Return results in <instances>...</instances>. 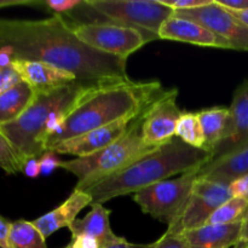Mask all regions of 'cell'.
Segmentation results:
<instances>
[{"instance_id":"1","label":"cell","mask_w":248,"mask_h":248,"mask_svg":"<svg viewBox=\"0 0 248 248\" xmlns=\"http://www.w3.org/2000/svg\"><path fill=\"white\" fill-rule=\"evenodd\" d=\"M15 60L38 61L73 73L89 85L130 80L126 61L98 52L79 40L62 15L45 19L0 18V48Z\"/></svg>"},{"instance_id":"2","label":"cell","mask_w":248,"mask_h":248,"mask_svg":"<svg viewBox=\"0 0 248 248\" xmlns=\"http://www.w3.org/2000/svg\"><path fill=\"white\" fill-rule=\"evenodd\" d=\"M164 87L160 81H116L94 85L81 94L65 115L61 131L47 140L46 150L70 138L140 113Z\"/></svg>"},{"instance_id":"3","label":"cell","mask_w":248,"mask_h":248,"mask_svg":"<svg viewBox=\"0 0 248 248\" xmlns=\"http://www.w3.org/2000/svg\"><path fill=\"white\" fill-rule=\"evenodd\" d=\"M212 160L211 152L196 149L174 137L155 152L85 191L92 196V203H103L119 196L138 193L174 174L193 171Z\"/></svg>"},{"instance_id":"4","label":"cell","mask_w":248,"mask_h":248,"mask_svg":"<svg viewBox=\"0 0 248 248\" xmlns=\"http://www.w3.org/2000/svg\"><path fill=\"white\" fill-rule=\"evenodd\" d=\"M94 85L75 81L65 86L36 93L34 103L14 123L0 126L2 133L22 165L38 159L46 152L45 136L51 121L68 115L78 99Z\"/></svg>"},{"instance_id":"5","label":"cell","mask_w":248,"mask_h":248,"mask_svg":"<svg viewBox=\"0 0 248 248\" xmlns=\"http://www.w3.org/2000/svg\"><path fill=\"white\" fill-rule=\"evenodd\" d=\"M147 108L136 118L127 132L106 149L91 156L62 161L61 169L78 179L75 189L87 190L160 148L148 144L142 136V123Z\"/></svg>"},{"instance_id":"6","label":"cell","mask_w":248,"mask_h":248,"mask_svg":"<svg viewBox=\"0 0 248 248\" xmlns=\"http://www.w3.org/2000/svg\"><path fill=\"white\" fill-rule=\"evenodd\" d=\"M87 6L101 16V22L121 24L137 29L148 41L157 40L162 24L174 11L160 0H85Z\"/></svg>"},{"instance_id":"7","label":"cell","mask_w":248,"mask_h":248,"mask_svg":"<svg viewBox=\"0 0 248 248\" xmlns=\"http://www.w3.org/2000/svg\"><path fill=\"white\" fill-rule=\"evenodd\" d=\"M200 170L201 167H199L181 174L178 178L166 179L142 189L133 194V201L140 206L143 213L166 223L170 227L188 202Z\"/></svg>"},{"instance_id":"8","label":"cell","mask_w":248,"mask_h":248,"mask_svg":"<svg viewBox=\"0 0 248 248\" xmlns=\"http://www.w3.org/2000/svg\"><path fill=\"white\" fill-rule=\"evenodd\" d=\"M69 23V22H68ZM78 39L89 47L110 56L127 60L130 55L148 43L137 29L110 22L69 23Z\"/></svg>"},{"instance_id":"9","label":"cell","mask_w":248,"mask_h":248,"mask_svg":"<svg viewBox=\"0 0 248 248\" xmlns=\"http://www.w3.org/2000/svg\"><path fill=\"white\" fill-rule=\"evenodd\" d=\"M232 198L230 186L198 178L193 186L188 202L179 217L167 228L172 234H184L203 227L218 207Z\"/></svg>"},{"instance_id":"10","label":"cell","mask_w":248,"mask_h":248,"mask_svg":"<svg viewBox=\"0 0 248 248\" xmlns=\"http://www.w3.org/2000/svg\"><path fill=\"white\" fill-rule=\"evenodd\" d=\"M178 90H164L145 110L142 136L153 147H161L176 137V127L183 111L177 106Z\"/></svg>"},{"instance_id":"11","label":"cell","mask_w":248,"mask_h":248,"mask_svg":"<svg viewBox=\"0 0 248 248\" xmlns=\"http://www.w3.org/2000/svg\"><path fill=\"white\" fill-rule=\"evenodd\" d=\"M174 15L195 21L227 40L232 50L248 51V27L213 0L207 6L195 10L174 11Z\"/></svg>"},{"instance_id":"12","label":"cell","mask_w":248,"mask_h":248,"mask_svg":"<svg viewBox=\"0 0 248 248\" xmlns=\"http://www.w3.org/2000/svg\"><path fill=\"white\" fill-rule=\"evenodd\" d=\"M140 113L116 121V123L110 124L108 126L96 128V130L90 131V132L84 133V135L78 136V137L63 140V142L56 144L51 150L57 153L58 155H74V156H77V159L91 156V155L106 149L108 145H110L111 143L123 137Z\"/></svg>"},{"instance_id":"13","label":"cell","mask_w":248,"mask_h":248,"mask_svg":"<svg viewBox=\"0 0 248 248\" xmlns=\"http://www.w3.org/2000/svg\"><path fill=\"white\" fill-rule=\"evenodd\" d=\"M229 109L230 124L228 133L213 149V159L248 145V78L236 87Z\"/></svg>"},{"instance_id":"14","label":"cell","mask_w":248,"mask_h":248,"mask_svg":"<svg viewBox=\"0 0 248 248\" xmlns=\"http://www.w3.org/2000/svg\"><path fill=\"white\" fill-rule=\"evenodd\" d=\"M157 35H159V39H164V40L182 41V43L194 44V45L206 46V47L232 48L227 40L218 36L206 27L174 14L171 18H169L162 24Z\"/></svg>"},{"instance_id":"15","label":"cell","mask_w":248,"mask_h":248,"mask_svg":"<svg viewBox=\"0 0 248 248\" xmlns=\"http://www.w3.org/2000/svg\"><path fill=\"white\" fill-rule=\"evenodd\" d=\"M21 79L36 93L47 92L72 82L79 81L73 73L38 61L15 60L12 62Z\"/></svg>"},{"instance_id":"16","label":"cell","mask_w":248,"mask_h":248,"mask_svg":"<svg viewBox=\"0 0 248 248\" xmlns=\"http://www.w3.org/2000/svg\"><path fill=\"white\" fill-rule=\"evenodd\" d=\"M92 196L85 190L74 189L69 198L63 201L58 207L50 211L46 215L31 220V224L45 239L62 228H69L77 216L87 206H91Z\"/></svg>"},{"instance_id":"17","label":"cell","mask_w":248,"mask_h":248,"mask_svg":"<svg viewBox=\"0 0 248 248\" xmlns=\"http://www.w3.org/2000/svg\"><path fill=\"white\" fill-rule=\"evenodd\" d=\"M111 211L104 207L102 203H91V211L81 219H75L68 229L72 237L78 235H89L97 240L101 248H108L126 241L124 237L118 236L110 228Z\"/></svg>"},{"instance_id":"18","label":"cell","mask_w":248,"mask_h":248,"mask_svg":"<svg viewBox=\"0 0 248 248\" xmlns=\"http://www.w3.org/2000/svg\"><path fill=\"white\" fill-rule=\"evenodd\" d=\"M248 173V145L216 157L199 171L198 178L230 186Z\"/></svg>"},{"instance_id":"19","label":"cell","mask_w":248,"mask_h":248,"mask_svg":"<svg viewBox=\"0 0 248 248\" xmlns=\"http://www.w3.org/2000/svg\"><path fill=\"white\" fill-rule=\"evenodd\" d=\"M242 222L227 225H203L184 232L189 248H230L235 247L241 232Z\"/></svg>"},{"instance_id":"20","label":"cell","mask_w":248,"mask_h":248,"mask_svg":"<svg viewBox=\"0 0 248 248\" xmlns=\"http://www.w3.org/2000/svg\"><path fill=\"white\" fill-rule=\"evenodd\" d=\"M36 98V92L23 80L0 94V126L14 123Z\"/></svg>"},{"instance_id":"21","label":"cell","mask_w":248,"mask_h":248,"mask_svg":"<svg viewBox=\"0 0 248 248\" xmlns=\"http://www.w3.org/2000/svg\"><path fill=\"white\" fill-rule=\"evenodd\" d=\"M198 116L205 136V150L212 153L227 136L230 124V109L223 107L203 109L199 111Z\"/></svg>"},{"instance_id":"22","label":"cell","mask_w":248,"mask_h":248,"mask_svg":"<svg viewBox=\"0 0 248 248\" xmlns=\"http://www.w3.org/2000/svg\"><path fill=\"white\" fill-rule=\"evenodd\" d=\"M7 246L9 248H47L45 237L31 222L24 219L12 222Z\"/></svg>"},{"instance_id":"23","label":"cell","mask_w":248,"mask_h":248,"mask_svg":"<svg viewBox=\"0 0 248 248\" xmlns=\"http://www.w3.org/2000/svg\"><path fill=\"white\" fill-rule=\"evenodd\" d=\"M176 137L190 147L205 150V136L201 128L198 113L183 111L177 123Z\"/></svg>"},{"instance_id":"24","label":"cell","mask_w":248,"mask_h":248,"mask_svg":"<svg viewBox=\"0 0 248 248\" xmlns=\"http://www.w3.org/2000/svg\"><path fill=\"white\" fill-rule=\"evenodd\" d=\"M248 211V201L241 198H232L212 213L205 225H227L244 220Z\"/></svg>"},{"instance_id":"25","label":"cell","mask_w":248,"mask_h":248,"mask_svg":"<svg viewBox=\"0 0 248 248\" xmlns=\"http://www.w3.org/2000/svg\"><path fill=\"white\" fill-rule=\"evenodd\" d=\"M0 169L9 174L23 172V165L1 132H0Z\"/></svg>"},{"instance_id":"26","label":"cell","mask_w":248,"mask_h":248,"mask_svg":"<svg viewBox=\"0 0 248 248\" xmlns=\"http://www.w3.org/2000/svg\"><path fill=\"white\" fill-rule=\"evenodd\" d=\"M84 0H46L41 5L46 6L47 11L55 12V15L69 14L79 6H81Z\"/></svg>"},{"instance_id":"27","label":"cell","mask_w":248,"mask_h":248,"mask_svg":"<svg viewBox=\"0 0 248 248\" xmlns=\"http://www.w3.org/2000/svg\"><path fill=\"white\" fill-rule=\"evenodd\" d=\"M162 5L170 7L173 11H184V10H195L207 6L213 2V0H160Z\"/></svg>"},{"instance_id":"28","label":"cell","mask_w":248,"mask_h":248,"mask_svg":"<svg viewBox=\"0 0 248 248\" xmlns=\"http://www.w3.org/2000/svg\"><path fill=\"white\" fill-rule=\"evenodd\" d=\"M62 160L58 157L57 153L52 150H46L39 159V165H40V174L43 176H50L56 169L61 167Z\"/></svg>"},{"instance_id":"29","label":"cell","mask_w":248,"mask_h":248,"mask_svg":"<svg viewBox=\"0 0 248 248\" xmlns=\"http://www.w3.org/2000/svg\"><path fill=\"white\" fill-rule=\"evenodd\" d=\"M154 248H189V245L183 234H172L166 232L155 241Z\"/></svg>"},{"instance_id":"30","label":"cell","mask_w":248,"mask_h":248,"mask_svg":"<svg viewBox=\"0 0 248 248\" xmlns=\"http://www.w3.org/2000/svg\"><path fill=\"white\" fill-rule=\"evenodd\" d=\"M19 81H22V79L14 65L11 64L9 67L0 68V94L18 84Z\"/></svg>"},{"instance_id":"31","label":"cell","mask_w":248,"mask_h":248,"mask_svg":"<svg viewBox=\"0 0 248 248\" xmlns=\"http://www.w3.org/2000/svg\"><path fill=\"white\" fill-rule=\"evenodd\" d=\"M229 186L232 198H241L248 201V173L232 182Z\"/></svg>"},{"instance_id":"32","label":"cell","mask_w":248,"mask_h":248,"mask_svg":"<svg viewBox=\"0 0 248 248\" xmlns=\"http://www.w3.org/2000/svg\"><path fill=\"white\" fill-rule=\"evenodd\" d=\"M70 246L72 248H101L96 239L84 234L72 237Z\"/></svg>"},{"instance_id":"33","label":"cell","mask_w":248,"mask_h":248,"mask_svg":"<svg viewBox=\"0 0 248 248\" xmlns=\"http://www.w3.org/2000/svg\"><path fill=\"white\" fill-rule=\"evenodd\" d=\"M215 1L228 11L248 10V0H215Z\"/></svg>"},{"instance_id":"34","label":"cell","mask_w":248,"mask_h":248,"mask_svg":"<svg viewBox=\"0 0 248 248\" xmlns=\"http://www.w3.org/2000/svg\"><path fill=\"white\" fill-rule=\"evenodd\" d=\"M12 222L5 219L0 216V248H9L7 240H9L10 229H11Z\"/></svg>"},{"instance_id":"35","label":"cell","mask_w":248,"mask_h":248,"mask_svg":"<svg viewBox=\"0 0 248 248\" xmlns=\"http://www.w3.org/2000/svg\"><path fill=\"white\" fill-rule=\"evenodd\" d=\"M23 173L29 178H38L40 176V165L39 159H31L26 162L23 167Z\"/></svg>"},{"instance_id":"36","label":"cell","mask_w":248,"mask_h":248,"mask_svg":"<svg viewBox=\"0 0 248 248\" xmlns=\"http://www.w3.org/2000/svg\"><path fill=\"white\" fill-rule=\"evenodd\" d=\"M234 248H248V211L244 218V222H242L239 241H237V244L235 245Z\"/></svg>"},{"instance_id":"37","label":"cell","mask_w":248,"mask_h":248,"mask_svg":"<svg viewBox=\"0 0 248 248\" xmlns=\"http://www.w3.org/2000/svg\"><path fill=\"white\" fill-rule=\"evenodd\" d=\"M155 247V242H152V244H147V245H137V244H131L126 240L125 242L123 244L115 245V246H111L108 248H154Z\"/></svg>"},{"instance_id":"38","label":"cell","mask_w":248,"mask_h":248,"mask_svg":"<svg viewBox=\"0 0 248 248\" xmlns=\"http://www.w3.org/2000/svg\"><path fill=\"white\" fill-rule=\"evenodd\" d=\"M35 4H39V2L27 1V0H10V1H5V0H0V7L15 6V5H35Z\"/></svg>"},{"instance_id":"39","label":"cell","mask_w":248,"mask_h":248,"mask_svg":"<svg viewBox=\"0 0 248 248\" xmlns=\"http://www.w3.org/2000/svg\"><path fill=\"white\" fill-rule=\"evenodd\" d=\"M230 14L234 17H236L241 23H244L245 26L248 27V10H245V11H229Z\"/></svg>"},{"instance_id":"40","label":"cell","mask_w":248,"mask_h":248,"mask_svg":"<svg viewBox=\"0 0 248 248\" xmlns=\"http://www.w3.org/2000/svg\"><path fill=\"white\" fill-rule=\"evenodd\" d=\"M64 248H72V246H70V244H69L67 247H64Z\"/></svg>"}]
</instances>
